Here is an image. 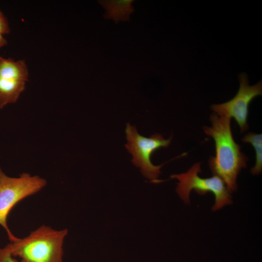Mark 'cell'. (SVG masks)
<instances>
[{"mask_svg":"<svg viewBox=\"0 0 262 262\" xmlns=\"http://www.w3.org/2000/svg\"><path fill=\"white\" fill-rule=\"evenodd\" d=\"M240 83L236 95L230 100L221 104H213L211 108L218 115L234 118L243 133L248 129L247 117L249 104L256 97L262 94V82L250 85L247 74L240 73L238 76Z\"/></svg>","mask_w":262,"mask_h":262,"instance_id":"cell-6","label":"cell"},{"mask_svg":"<svg viewBox=\"0 0 262 262\" xmlns=\"http://www.w3.org/2000/svg\"><path fill=\"white\" fill-rule=\"evenodd\" d=\"M133 0H101L98 3L106 10L103 15L106 19H112L117 24L120 21L130 20V15L134 11L132 6Z\"/></svg>","mask_w":262,"mask_h":262,"instance_id":"cell-8","label":"cell"},{"mask_svg":"<svg viewBox=\"0 0 262 262\" xmlns=\"http://www.w3.org/2000/svg\"><path fill=\"white\" fill-rule=\"evenodd\" d=\"M67 229L56 230L43 225L28 236L17 238L7 245L21 262H63V245Z\"/></svg>","mask_w":262,"mask_h":262,"instance_id":"cell-2","label":"cell"},{"mask_svg":"<svg viewBox=\"0 0 262 262\" xmlns=\"http://www.w3.org/2000/svg\"><path fill=\"white\" fill-rule=\"evenodd\" d=\"M201 172L200 163H196L186 172L170 176V179H176L179 180L176 191L185 203H190V194L194 190L201 195L208 192L214 195L215 202L212 208L213 211L232 204V196L224 181L214 175L211 178H201L199 174Z\"/></svg>","mask_w":262,"mask_h":262,"instance_id":"cell-4","label":"cell"},{"mask_svg":"<svg viewBox=\"0 0 262 262\" xmlns=\"http://www.w3.org/2000/svg\"><path fill=\"white\" fill-rule=\"evenodd\" d=\"M7 44V40L4 37L3 34L0 33V49Z\"/></svg>","mask_w":262,"mask_h":262,"instance_id":"cell-12","label":"cell"},{"mask_svg":"<svg viewBox=\"0 0 262 262\" xmlns=\"http://www.w3.org/2000/svg\"><path fill=\"white\" fill-rule=\"evenodd\" d=\"M28 67L24 60L15 61L0 56V108L15 103L25 90L28 81Z\"/></svg>","mask_w":262,"mask_h":262,"instance_id":"cell-7","label":"cell"},{"mask_svg":"<svg viewBox=\"0 0 262 262\" xmlns=\"http://www.w3.org/2000/svg\"><path fill=\"white\" fill-rule=\"evenodd\" d=\"M231 118L213 113L210 115L211 127H203L206 135L213 138L215 155L209 160V166L213 174L220 178L231 194L237 189V178L241 169L246 167L248 160L241 151V146L233 137Z\"/></svg>","mask_w":262,"mask_h":262,"instance_id":"cell-1","label":"cell"},{"mask_svg":"<svg viewBox=\"0 0 262 262\" xmlns=\"http://www.w3.org/2000/svg\"><path fill=\"white\" fill-rule=\"evenodd\" d=\"M46 180L38 176L23 173L18 178L7 176L0 167V225L11 242L16 238L9 229L7 219L12 209L23 199L40 191Z\"/></svg>","mask_w":262,"mask_h":262,"instance_id":"cell-3","label":"cell"},{"mask_svg":"<svg viewBox=\"0 0 262 262\" xmlns=\"http://www.w3.org/2000/svg\"><path fill=\"white\" fill-rule=\"evenodd\" d=\"M0 262H18L12 255L8 245L0 248Z\"/></svg>","mask_w":262,"mask_h":262,"instance_id":"cell-10","label":"cell"},{"mask_svg":"<svg viewBox=\"0 0 262 262\" xmlns=\"http://www.w3.org/2000/svg\"><path fill=\"white\" fill-rule=\"evenodd\" d=\"M127 143L125 146L132 156L131 162L140 168L142 174L153 182L157 180L163 164L155 165L151 163V156L154 151L161 147H167L172 137L165 139L160 134L156 133L146 137L138 133L135 126L127 123L125 129Z\"/></svg>","mask_w":262,"mask_h":262,"instance_id":"cell-5","label":"cell"},{"mask_svg":"<svg viewBox=\"0 0 262 262\" xmlns=\"http://www.w3.org/2000/svg\"><path fill=\"white\" fill-rule=\"evenodd\" d=\"M244 143H250L254 147L256 154L255 164L251 169L253 175H258L262 171V135L249 132L242 139Z\"/></svg>","mask_w":262,"mask_h":262,"instance_id":"cell-9","label":"cell"},{"mask_svg":"<svg viewBox=\"0 0 262 262\" xmlns=\"http://www.w3.org/2000/svg\"><path fill=\"white\" fill-rule=\"evenodd\" d=\"M10 32V28L8 21L0 10V33L3 35L9 33Z\"/></svg>","mask_w":262,"mask_h":262,"instance_id":"cell-11","label":"cell"}]
</instances>
